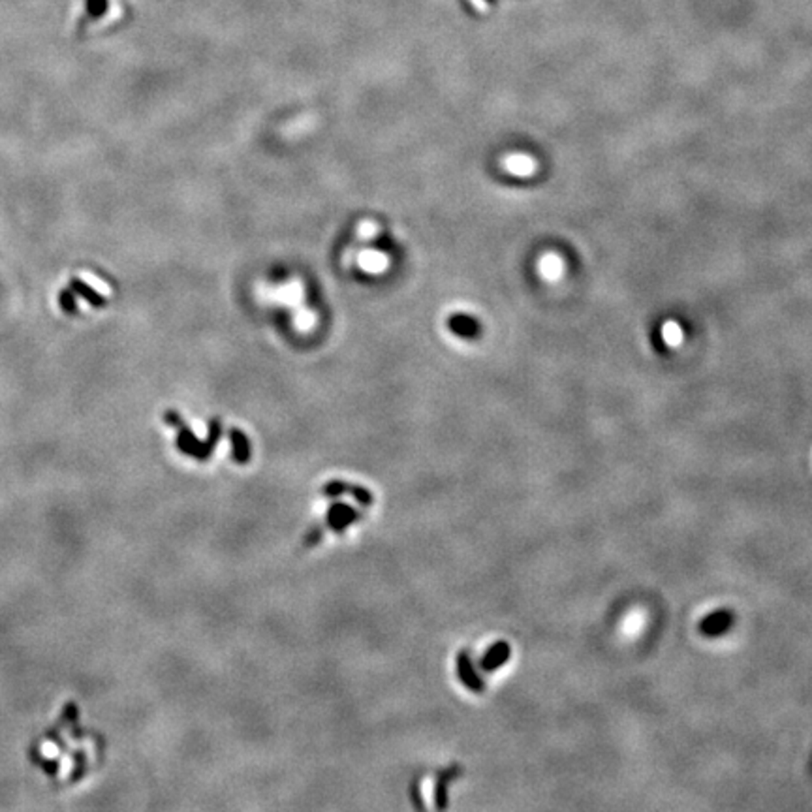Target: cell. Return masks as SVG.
I'll return each mask as SVG.
<instances>
[{
	"instance_id": "obj_1",
	"label": "cell",
	"mask_w": 812,
	"mask_h": 812,
	"mask_svg": "<svg viewBox=\"0 0 812 812\" xmlns=\"http://www.w3.org/2000/svg\"><path fill=\"white\" fill-rule=\"evenodd\" d=\"M164 417H166V422L170 423V425L177 427V448L181 449L184 455H190V457L198 459V461H205V459H209L213 455L214 446H217V442H219L220 438V425L217 420L211 422V425H209L207 442H199L198 438L192 434V431L182 423V417H179L175 412H167Z\"/></svg>"
},
{
	"instance_id": "obj_2",
	"label": "cell",
	"mask_w": 812,
	"mask_h": 812,
	"mask_svg": "<svg viewBox=\"0 0 812 812\" xmlns=\"http://www.w3.org/2000/svg\"><path fill=\"white\" fill-rule=\"evenodd\" d=\"M734 623L735 617L729 609H717L713 613H709L707 617H703L698 628L699 634L705 635V637H720V635L728 634Z\"/></svg>"
},
{
	"instance_id": "obj_3",
	"label": "cell",
	"mask_w": 812,
	"mask_h": 812,
	"mask_svg": "<svg viewBox=\"0 0 812 812\" xmlns=\"http://www.w3.org/2000/svg\"><path fill=\"white\" fill-rule=\"evenodd\" d=\"M360 519V514L348 504L343 502H335L328 510V517H326V525L335 532H343L344 529H348L354 521Z\"/></svg>"
},
{
	"instance_id": "obj_4",
	"label": "cell",
	"mask_w": 812,
	"mask_h": 812,
	"mask_svg": "<svg viewBox=\"0 0 812 812\" xmlns=\"http://www.w3.org/2000/svg\"><path fill=\"white\" fill-rule=\"evenodd\" d=\"M457 675H459V679H461V682H463L464 687L470 688L472 692L482 694L485 690V682L482 681V677L478 675V672L474 670V664H472V660H470L469 651L459 652V656H457Z\"/></svg>"
},
{
	"instance_id": "obj_5",
	"label": "cell",
	"mask_w": 812,
	"mask_h": 812,
	"mask_svg": "<svg viewBox=\"0 0 812 812\" xmlns=\"http://www.w3.org/2000/svg\"><path fill=\"white\" fill-rule=\"evenodd\" d=\"M510 656H511L510 645H508L506 641H496V643H493V645L485 651V655L482 656L479 667L487 673L496 672L499 667H502L506 662L510 660Z\"/></svg>"
},
{
	"instance_id": "obj_6",
	"label": "cell",
	"mask_w": 812,
	"mask_h": 812,
	"mask_svg": "<svg viewBox=\"0 0 812 812\" xmlns=\"http://www.w3.org/2000/svg\"><path fill=\"white\" fill-rule=\"evenodd\" d=\"M459 773H461V769H459L457 766H452L449 769L440 771V773H438V782L437 786H434V803H437V808L448 807V786L449 782H452Z\"/></svg>"
},
{
	"instance_id": "obj_7",
	"label": "cell",
	"mask_w": 812,
	"mask_h": 812,
	"mask_svg": "<svg viewBox=\"0 0 812 812\" xmlns=\"http://www.w3.org/2000/svg\"><path fill=\"white\" fill-rule=\"evenodd\" d=\"M229 437H231V444H234V461L235 463H241L245 464L250 461V442L249 438L245 437V432L237 431V429H231L229 431Z\"/></svg>"
},
{
	"instance_id": "obj_8",
	"label": "cell",
	"mask_w": 812,
	"mask_h": 812,
	"mask_svg": "<svg viewBox=\"0 0 812 812\" xmlns=\"http://www.w3.org/2000/svg\"><path fill=\"white\" fill-rule=\"evenodd\" d=\"M360 266L369 273H382L387 267V258L382 252L367 250L360 256Z\"/></svg>"
},
{
	"instance_id": "obj_9",
	"label": "cell",
	"mask_w": 812,
	"mask_h": 812,
	"mask_svg": "<svg viewBox=\"0 0 812 812\" xmlns=\"http://www.w3.org/2000/svg\"><path fill=\"white\" fill-rule=\"evenodd\" d=\"M70 290H72L73 293H79V296H83L87 301L90 303V305H94V307H102L104 305V297L100 296V293H96L90 286H87V284H83V282L79 281V279H73L72 282H70Z\"/></svg>"
},
{
	"instance_id": "obj_10",
	"label": "cell",
	"mask_w": 812,
	"mask_h": 812,
	"mask_svg": "<svg viewBox=\"0 0 812 812\" xmlns=\"http://www.w3.org/2000/svg\"><path fill=\"white\" fill-rule=\"evenodd\" d=\"M453 329L461 335L474 337V335L478 333V323L474 322L470 316H457L453 318Z\"/></svg>"
},
{
	"instance_id": "obj_11",
	"label": "cell",
	"mask_w": 812,
	"mask_h": 812,
	"mask_svg": "<svg viewBox=\"0 0 812 812\" xmlns=\"http://www.w3.org/2000/svg\"><path fill=\"white\" fill-rule=\"evenodd\" d=\"M303 296V290L299 288V284H290V286H284L281 288L279 292H276V297H279V301L281 303H296L299 297Z\"/></svg>"
},
{
	"instance_id": "obj_12",
	"label": "cell",
	"mask_w": 812,
	"mask_h": 812,
	"mask_svg": "<svg viewBox=\"0 0 812 812\" xmlns=\"http://www.w3.org/2000/svg\"><path fill=\"white\" fill-rule=\"evenodd\" d=\"M348 487L350 485L346 484V482L335 479V482H329V484L323 487V495L329 496V499H335V496H340L344 495V493H348Z\"/></svg>"
},
{
	"instance_id": "obj_13",
	"label": "cell",
	"mask_w": 812,
	"mask_h": 812,
	"mask_svg": "<svg viewBox=\"0 0 812 812\" xmlns=\"http://www.w3.org/2000/svg\"><path fill=\"white\" fill-rule=\"evenodd\" d=\"M348 493L352 496H354L358 502H361V504L369 506L373 504V495H370V491H367L365 487H358V485H350L348 487Z\"/></svg>"
},
{
	"instance_id": "obj_14",
	"label": "cell",
	"mask_w": 812,
	"mask_h": 812,
	"mask_svg": "<svg viewBox=\"0 0 812 812\" xmlns=\"http://www.w3.org/2000/svg\"><path fill=\"white\" fill-rule=\"evenodd\" d=\"M58 303H61V307L66 311L68 314H72L73 311H76V297H73V292L72 290H64V292H61V296H58Z\"/></svg>"
},
{
	"instance_id": "obj_15",
	"label": "cell",
	"mask_w": 812,
	"mask_h": 812,
	"mask_svg": "<svg viewBox=\"0 0 812 812\" xmlns=\"http://www.w3.org/2000/svg\"><path fill=\"white\" fill-rule=\"evenodd\" d=\"M108 8V0H87V16L100 17Z\"/></svg>"
},
{
	"instance_id": "obj_16",
	"label": "cell",
	"mask_w": 812,
	"mask_h": 812,
	"mask_svg": "<svg viewBox=\"0 0 812 812\" xmlns=\"http://www.w3.org/2000/svg\"><path fill=\"white\" fill-rule=\"evenodd\" d=\"M296 323H297V328H301V329L313 328V323H314L313 313H308V311H303V313H299L296 318Z\"/></svg>"
},
{
	"instance_id": "obj_17",
	"label": "cell",
	"mask_w": 812,
	"mask_h": 812,
	"mask_svg": "<svg viewBox=\"0 0 812 812\" xmlns=\"http://www.w3.org/2000/svg\"><path fill=\"white\" fill-rule=\"evenodd\" d=\"M322 534H323V531L320 529V526H318V529H313V531L307 534V538H305V547L316 546L318 541L322 540Z\"/></svg>"
},
{
	"instance_id": "obj_18",
	"label": "cell",
	"mask_w": 812,
	"mask_h": 812,
	"mask_svg": "<svg viewBox=\"0 0 812 812\" xmlns=\"http://www.w3.org/2000/svg\"><path fill=\"white\" fill-rule=\"evenodd\" d=\"M43 771H46V773H49V775H55V773L58 771V764L55 760L46 761V764H43Z\"/></svg>"
},
{
	"instance_id": "obj_19",
	"label": "cell",
	"mask_w": 812,
	"mask_h": 812,
	"mask_svg": "<svg viewBox=\"0 0 812 812\" xmlns=\"http://www.w3.org/2000/svg\"><path fill=\"white\" fill-rule=\"evenodd\" d=\"M360 234L365 235V237H367V235H375V234H376V226H373V224H363V226H361V228H360Z\"/></svg>"
}]
</instances>
